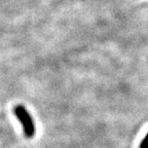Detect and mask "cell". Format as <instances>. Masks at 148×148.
Segmentation results:
<instances>
[{
	"instance_id": "cell-1",
	"label": "cell",
	"mask_w": 148,
	"mask_h": 148,
	"mask_svg": "<svg viewBox=\"0 0 148 148\" xmlns=\"http://www.w3.org/2000/svg\"><path fill=\"white\" fill-rule=\"evenodd\" d=\"M14 112L16 116L21 121L22 127L24 130V134L27 138H32L35 135V125L30 113L27 111V109L23 105H18L14 107Z\"/></svg>"
},
{
	"instance_id": "cell-2",
	"label": "cell",
	"mask_w": 148,
	"mask_h": 148,
	"mask_svg": "<svg viewBox=\"0 0 148 148\" xmlns=\"http://www.w3.org/2000/svg\"><path fill=\"white\" fill-rule=\"evenodd\" d=\"M140 148H148V133H147V135L144 137L143 140H142L141 144H140Z\"/></svg>"
}]
</instances>
